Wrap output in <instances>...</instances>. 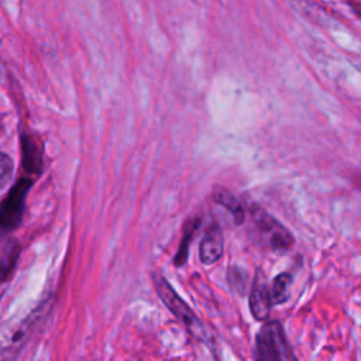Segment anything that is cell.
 <instances>
[{
    "instance_id": "obj_1",
    "label": "cell",
    "mask_w": 361,
    "mask_h": 361,
    "mask_svg": "<svg viewBox=\"0 0 361 361\" xmlns=\"http://www.w3.org/2000/svg\"><path fill=\"white\" fill-rule=\"evenodd\" d=\"M251 235L261 247L272 251H286L293 245V237L289 230L274 216L261 207L250 212Z\"/></svg>"
},
{
    "instance_id": "obj_11",
    "label": "cell",
    "mask_w": 361,
    "mask_h": 361,
    "mask_svg": "<svg viewBox=\"0 0 361 361\" xmlns=\"http://www.w3.org/2000/svg\"><path fill=\"white\" fill-rule=\"evenodd\" d=\"M199 224H200V220H199V219H195V220H192V221L185 227V230H183V237H182V240H180L179 250H178V252H176V255H175V259H173V262H175L176 267H182V265L186 262V259H188V252H189V244H190V241H192V238H193V234H195V231L197 230Z\"/></svg>"
},
{
    "instance_id": "obj_9",
    "label": "cell",
    "mask_w": 361,
    "mask_h": 361,
    "mask_svg": "<svg viewBox=\"0 0 361 361\" xmlns=\"http://www.w3.org/2000/svg\"><path fill=\"white\" fill-rule=\"evenodd\" d=\"M290 283H292V276L288 272L278 274L272 279V282L268 285L269 298H271L272 305H279L288 299Z\"/></svg>"
},
{
    "instance_id": "obj_7",
    "label": "cell",
    "mask_w": 361,
    "mask_h": 361,
    "mask_svg": "<svg viewBox=\"0 0 361 361\" xmlns=\"http://www.w3.org/2000/svg\"><path fill=\"white\" fill-rule=\"evenodd\" d=\"M23 166L30 175H39L42 172V148L37 138L24 135L21 138Z\"/></svg>"
},
{
    "instance_id": "obj_4",
    "label": "cell",
    "mask_w": 361,
    "mask_h": 361,
    "mask_svg": "<svg viewBox=\"0 0 361 361\" xmlns=\"http://www.w3.org/2000/svg\"><path fill=\"white\" fill-rule=\"evenodd\" d=\"M31 186V178H21L11 186L10 192L3 199L0 210V224L4 231H11L20 226L24 214L25 197Z\"/></svg>"
},
{
    "instance_id": "obj_3",
    "label": "cell",
    "mask_w": 361,
    "mask_h": 361,
    "mask_svg": "<svg viewBox=\"0 0 361 361\" xmlns=\"http://www.w3.org/2000/svg\"><path fill=\"white\" fill-rule=\"evenodd\" d=\"M154 285L162 303L169 309V312L188 329L195 337L204 340V329L197 316L189 307V305L175 292V289L166 282L161 274L154 275Z\"/></svg>"
},
{
    "instance_id": "obj_5",
    "label": "cell",
    "mask_w": 361,
    "mask_h": 361,
    "mask_svg": "<svg viewBox=\"0 0 361 361\" xmlns=\"http://www.w3.org/2000/svg\"><path fill=\"white\" fill-rule=\"evenodd\" d=\"M250 310L255 320L258 322H267L269 317V310L274 306L269 298L268 285L265 283L262 275L258 272L254 278V282L251 285L250 290Z\"/></svg>"
},
{
    "instance_id": "obj_8",
    "label": "cell",
    "mask_w": 361,
    "mask_h": 361,
    "mask_svg": "<svg viewBox=\"0 0 361 361\" xmlns=\"http://www.w3.org/2000/svg\"><path fill=\"white\" fill-rule=\"evenodd\" d=\"M213 199H214L216 203L226 207L231 213V216L234 217V221L237 224L244 223L245 216H247L245 210H244V206L241 204V202L233 193H230L228 190H226L223 188H216L213 190Z\"/></svg>"
},
{
    "instance_id": "obj_13",
    "label": "cell",
    "mask_w": 361,
    "mask_h": 361,
    "mask_svg": "<svg viewBox=\"0 0 361 361\" xmlns=\"http://www.w3.org/2000/svg\"><path fill=\"white\" fill-rule=\"evenodd\" d=\"M11 172H13V162L7 154H3L1 162H0V186L1 188H6L7 182L11 178Z\"/></svg>"
},
{
    "instance_id": "obj_6",
    "label": "cell",
    "mask_w": 361,
    "mask_h": 361,
    "mask_svg": "<svg viewBox=\"0 0 361 361\" xmlns=\"http://www.w3.org/2000/svg\"><path fill=\"white\" fill-rule=\"evenodd\" d=\"M224 238L219 224L213 223L204 233L199 245V259L204 265H212L223 257Z\"/></svg>"
},
{
    "instance_id": "obj_12",
    "label": "cell",
    "mask_w": 361,
    "mask_h": 361,
    "mask_svg": "<svg viewBox=\"0 0 361 361\" xmlns=\"http://www.w3.org/2000/svg\"><path fill=\"white\" fill-rule=\"evenodd\" d=\"M228 283L233 289H235L240 293H244L247 289V274L240 267H230L227 272Z\"/></svg>"
},
{
    "instance_id": "obj_10",
    "label": "cell",
    "mask_w": 361,
    "mask_h": 361,
    "mask_svg": "<svg viewBox=\"0 0 361 361\" xmlns=\"http://www.w3.org/2000/svg\"><path fill=\"white\" fill-rule=\"evenodd\" d=\"M18 252H20V247L16 240L8 238L7 241L3 243V248H1V276H3V279H7L8 275L11 274V269L16 264Z\"/></svg>"
},
{
    "instance_id": "obj_2",
    "label": "cell",
    "mask_w": 361,
    "mask_h": 361,
    "mask_svg": "<svg viewBox=\"0 0 361 361\" xmlns=\"http://www.w3.org/2000/svg\"><path fill=\"white\" fill-rule=\"evenodd\" d=\"M257 361H298L278 320L265 322L255 338Z\"/></svg>"
}]
</instances>
